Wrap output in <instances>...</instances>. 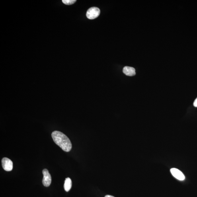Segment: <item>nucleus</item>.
<instances>
[{"instance_id":"nucleus-1","label":"nucleus","mask_w":197,"mask_h":197,"mask_svg":"<svg viewBox=\"0 0 197 197\" xmlns=\"http://www.w3.org/2000/svg\"><path fill=\"white\" fill-rule=\"evenodd\" d=\"M52 137L55 143L63 151L68 152L71 150L72 148L71 142L63 133L59 131H55L52 133Z\"/></svg>"},{"instance_id":"nucleus-2","label":"nucleus","mask_w":197,"mask_h":197,"mask_svg":"<svg viewBox=\"0 0 197 197\" xmlns=\"http://www.w3.org/2000/svg\"><path fill=\"white\" fill-rule=\"evenodd\" d=\"M100 14V10L97 7H92L87 10L86 16L88 19H95L98 17Z\"/></svg>"},{"instance_id":"nucleus-3","label":"nucleus","mask_w":197,"mask_h":197,"mask_svg":"<svg viewBox=\"0 0 197 197\" xmlns=\"http://www.w3.org/2000/svg\"><path fill=\"white\" fill-rule=\"evenodd\" d=\"M43 178L42 184L43 185L46 187H48L50 185L52 182V178L50 173L48 170L46 169L43 170Z\"/></svg>"},{"instance_id":"nucleus-4","label":"nucleus","mask_w":197,"mask_h":197,"mask_svg":"<svg viewBox=\"0 0 197 197\" xmlns=\"http://www.w3.org/2000/svg\"><path fill=\"white\" fill-rule=\"evenodd\" d=\"M3 169L7 171H11L13 168V163L11 160L7 157H4L2 160Z\"/></svg>"},{"instance_id":"nucleus-5","label":"nucleus","mask_w":197,"mask_h":197,"mask_svg":"<svg viewBox=\"0 0 197 197\" xmlns=\"http://www.w3.org/2000/svg\"><path fill=\"white\" fill-rule=\"evenodd\" d=\"M171 172L172 175L176 179L180 181H183L185 179V177L183 173L177 168H172L171 169Z\"/></svg>"},{"instance_id":"nucleus-6","label":"nucleus","mask_w":197,"mask_h":197,"mask_svg":"<svg viewBox=\"0 0 197 197\" xmlns=\"http://www.w3.org/2000/svg\"><path fill=\"white\" fill-rule=\"evenodd\" d=\"M123 73L127 76L132 77L136 74L135 69L134 68L128 66L124 67L123 69Z\"/></svg>"},{"instance_id":"nucleus-7","label":"nucleus","mask_w":197,"mask_h":197,"mask_svg":"<svg viewBox=\"0 0 197 197\" xmlns=\"http://www.w3.org/2000/svg\"><path fill=\"white\" fill-rule=\"evenodd\" d=\"M72 186V182L71 178L69 177L66 178L64 184V188L66 191L68 192L70 190Z\"/></svg>"},{"instance_id":"nucleus-8","label":"nucleus","mask_w":197,"mask_h":197,"mask_svg":"<svg viewBox=\"0 0 197 197\" xmlns=\"http://www.w3.org/2000/svg\"><path fill=\"white\" fill-rule=\"evenodd\" d=\"M76 0H63V2L66 5H71L75 3Z\"/></svg>"},{"instance_id":"nucleus-9","label":"nucleus","mask_w":197,"mask_h":197,"mask_svg":"<svg viewBox=\"0 0 197 197\" xmlns=\"http://www.w3.org/2000/svg\"><path fill=\"white\" fill-rule=\"evenodd\" d=\"M194 106L195 107H197V98L195 100L194 103Z\"/></svg>"},{"instance_id":"nucleus-10","label":"nucleus","mask_w":197,"mask_h":197,"mask_svg":"<svg viewBox=\"0 0 197 197\" xmlns=\"http://www.w3.org/2000/svg\"><path fill=\"white\" fill-rule=\"evenodd\" d=\"M105 197H114L111 195H107Z\"/></svg>"}]
</instances>
